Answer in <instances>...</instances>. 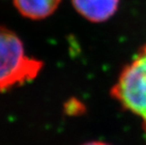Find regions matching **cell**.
<instances>
[{"instance_id": "3957f363", "label": "cell", "mask_w": 146, "mask_h": 145, "mask_svg": "<svg viewBox=\"0 0 146 145\" xmlns=\"http://www.w3.org/2000/svg\"><path fill=\"white\" fill-rule=\"evenodd\" d=\"M76 11L92 23L110 20L119 9L120 0H71Z\"/></svg>"}, {"instance_id": "6da1fadb", "label": "cell", "mask_w": 146, "mask_h": 145, "mask_svg": "<svg viewBox=\"0 0 146 145\" xmlns=\"http://www.w3.org/2000/svg\"><path fill=\"white\" fill-rule=\"evenodd\" d=\"M43 65V61L26 53L23 42L16 33L0 26V91L32 81Z\"/></svg>"}, {"instance_id": "7a4b0ae2", "label": "cell", "mask_w": 146, "mask_h": 145, "mask_svg": "<svg viewBox=\"0 0 146 145\" xmlns=\"http://www.w3.org/2000/svg\"><path fill=\"white\" fill-rule=\"evenodd\" d=\"M110 94L123 109L141 119L146 130V44L123 68Z\"/></svg>"}, {"instance_id": "5b68a950", "label": "cell", "mask_w": 146, "mask_h": 145, "mask_svg": "<svg viewBox=\"0 0 146 145\" xmlns=\"http://www.w3.org/2000/svg\"><path fill=\"white\" fill-rule=\"evenodd\" d=\"M82 145H110L108 143L104 142V141H100V140H94V141H89V142H86Z\"/></svg>"}, {"instance_id": "277c9868", "label": "cell", "mask_w": 146, "mask_h": 145, "mask_svg": "<svg viewBox=\"0 0 146 145\" xmlns=\"http://www.w3.org/2000/svg\"><path fill=\"white\" fill-rule=\"evenodd\" d=\"M61 0H12L15 9L27 19L39 21L51 16Z\"/></svg>"}]
</instances>
